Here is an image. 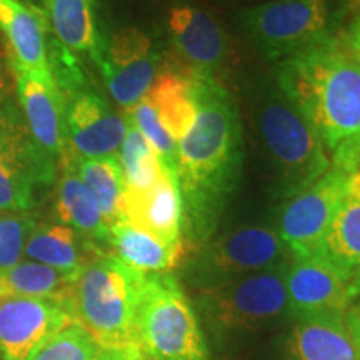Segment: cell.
<instances>
[{
    "instance_id": "6da1fadb",
    "label": "cell",
    "mask_w": 360,
    "mask_h": 360,
    "mask_svg": "<svg viewBox=\"0 0 360 360\" xmlns=\"http://www.w3.org/2000/svg\"><path fill=\"white\" fill-rule=\"evenodd\" d=\"M244 164V137L237 103L222 82L199 79L197 115L175 154L184 205V240H210L236 191Z\"/></svg>"
},
{
    "instance_id": "7a4b0ae2",
    "label": "cell",
    "mask_w": 360,
    "mask_h": 360,
    "mask_svg": "<svg viewBox=\"0 0 360 360\" xmlns=\"http://www.w3.org/2000/svg\"><path fill=\"white\" fill-rule=\"evenodd\" d=\"M276 84L332 154V169L360 167V58L335 37L278 62Z\"/></svg>"
},
{
    "instance_id": "3957f363",
    "label": "cell",
    "mask_w": 360,
    "mask_h": 360,
    "mask_svg": "<svg viewBox=\"0 0 360 360\" xmlns=\"http://www.w3.org/2000/svg\"><path fill=\"white\" fill-rule=\"evenodd\" d=\"M147 274L115 255H94L79 272L69 309L103 350L137 347V310Z\"/></svg>"
},
{
    "instance_id": "277c9868",
    "label": "cell",
    "mask_w": 360,
    "mask_h": 360,
    "mask_svg": "<svg viewBox=\"0 0 360 360\" xmlns=\"http://www.w3.org/2000/svg\"><path fill=\"white\" fill-rule=\"evenodd\" d=\"M287 265L238 278L219 289L199 292L193 307L200 326L219 345L240 344L281 326L290 319Z\"/></svg>"
},
{
    "instance_id": "5b68a950",
    "label": "cell",
    "mask_w": 360,
    "mask_h": 360,
    "mask_svg": "<svg viewBox=\"0 0 360 360\" xmlns=\"http://www.w3.org/2000/svg\"><path fill=\"white\" fill-rule=\"evenodd\" d=\"M255 119L260 146L283 199L312 186L330 170V157L321 139L277 85L260 96Z\"/></svg>"
},
{
    "instance_id": "8992f818",
    "label": "cell",
    "mask_w": 360,
    "mask_h": 360,
    "mask_svg": "<svg viewBox=\"0 0 360 360\" xmlns=\"http://www.w3.org/2000/svg\"><path fill=\"white\" fill-rule=\"evenodd\" d=\"M137 347L147 360H210L199 315L172 272L147 274L137 310Z\"/></svg>"
},
{
    "instance_id": "52a82bcc",
    "label": "cell",
    "mask_w": 360,
    "mask_h": 360,
    "mask_svg": "<svg viewBox=\"0 0 360 360\" xmlns=\"http://www.w3.org/2000/svg\"><path fill=\"white\" fill-rule=\"evenodd\" d=\"M290 259L276 229L244 225L197 247L184 267V281L199 294L264 270L282 267Z\"/></svg>"
},
{
    "instance_id": "ba28073f",
    "label": "cell",
    "mask_w": 360,
    "mask_h": 360,
    "mask_svg": "<svg viewBox=\"0 0 360 360\" xmlns=\"http://www.w3.org/2000/svg\"><path fill=\"white\" fill-rule=\"evenodd\" d=\"M247 37L267 60H283L332 37L328 0H267L240 13Z\"/></svg>"
},
{
    "instance_id": "9c48e42d",
    "label": "cell",
    "mask_w": 360,
    "mask_h": 360,
    "mask_svg": "<svg viewBox=\"0 0 360 360\" xmlns=\"http://www.w3.org/2000/svg\"><path fill=\"white\" fill-rule=\"evenodd\" d=\"M56 169L8 97L0 105V214L27 212L34 205L35 191L53 182Z\"/></svg>"
},
{
    "instance_id": "30bf717a",
    "label": "cell",
    "mask_w": 360,
    "mask_h": 360,
    "mask_svg": "<svg viewBox=\"0 0 360 360\" xmlns=\"http://www.w3.org/2000/svg\"><path fill=\"white\" fill-rule=\"evenodd\" d=\"M347 174L332 169L312 186L289 197L278 214L276 231L290 257H314L345 193Z\"/></svg>"
},
{
    "instance_id": "8fae6325",
    "label": "cell",
    "mask_w": 360,
    "mask_h": 360,
    "mask_svg": "<svg viewBox=\"0 0 360 360\" xmlns=\"http://www.w3.org/2000/svg\"><path fill=\"white\" fill-rule=\"evenodd\" d=\"M172 56L197 77L220 82V74L231 67L232 47L224 27L204 8L177 4L167 17Z\"/></svg>"
},
{
    "instance_id": "7c38bea8",
    "label": "cell",
    "mask_w": 360,
    "mask_h": 360,
    "mask_svg": "<svg viewBox=\"0 0 360 360\" xmlns=\"http://www.w3.org/2000/svg\"><path fill=\"white\" fill-rule=\"evenodd\" d=\"M74 322L67 304L35 297H0V357L30 360L57 332Z\"/></svg>"
},
{
    "instance_id": "4fadbf2b",
    "label": "cell",
    "mask_w": 360,
    "mask_h": 360,
    "mask_svg": "<svg viewBox=\"0 0 360 360\" xmlns=\"http://www.w3.org/2000/svg\"><path fill=\"white\" fill-rule=\"evenodd\" d=\"M160 64L150 37L141 29L125 27L105 42L97 65L114 101L129 109L146 96Z\"/></svg>"
},
{
    "instance_id": "5bb4252c",
    "label": "cell",
    "mask_w": 360,
    "mask_h": 360,
    "mask_svg": "<svg viewBox=\"0 0 360 360\" xmlns=\"http://www.w3.org/2000/svg\"><path fill=\"white\" fill-rule=\"evenodd\" d=\"M65 130L67 155L62 164L117 155L127 132V120L97 94L84 90L65 102Z\"/></svg>"
},
{
    "instance_id": "9a60e30c",
    "label": "cell",
    "mask_w": 360,
    "mask_h": 360,
    "mask_svg": "<svg viewBox=\"0 0 360 360\" xmlns=\"http://www.w3.org/2000/svg\"><path fill=\"white\" fill-rule=\"evenodd\" d=\"M290 319L345 315L354 305L352 283L319 257L290 259L285 270Z\"/></svg>"
},
{
    "instance_id": "2e32d148",
    "label": "cell",
    "mask_w": 360,
    "mask_h": 360,
    "mask_svg": "<svg viewBox=\"0 0 360 360\" xmlns=\"http://www.w3.org/2000/svg\"><path fill=\"white\" fill-rule=\"evenodd\" d=\"M119 220L152 233L165 244L186 247L184 205L175 169L164 164L160 179L143 191L125 187L120 199Z\"/></svg>"
},
{
    "instance_id": "e0dca14e",
    "label": "cell",
    "mask_w": 360,
    "mask_h": 360,
    "mask_svg": "<svg viewBox=\"0 0 360 360\" xmlns=\"http://www.w3.org/2000/svg\"><path fill=\"white\" fill-rule=\"evenodd\" d=\"M0 30L7 39L13 74L56 84L49 65V20L44 8L24 0H0Z\"/></svg>"
},
{
    "instance_id": "ac0fdd59",
    "label": "cell",
    "mask_w": 360,
    "mask_h": 360,
    "mask_svg": "<svg viewBox=\"0 0 360 360\" xmlns=\"http://www.w3.org/2000/svg\"><path fill=\"white\" fill-rule=\"evenodd\" d=\"M17 96L24 120L34 142L53 164L67 155L65 101L56 84L15 74Z\"/></svg>"
},
{
    "instance_id": "d6986e66",
    "label": "cell",
    "mask_w": 360,
    "mask_h": 360,
    "mask_svg": "<svg viewBox=\"0 0 360 360\" xmlns=\"http://www.w3.org/2000/svg\"><path fill=\"white\" fill-rule=\"evenodd\" d=\"M199 79L188 67L170 56L165 62L162 60L154 82L143 96L177 143L195 120Z\"/></svg>"
},
{
    "instance_id": "ffe728a7",
    "label": "cell",
    "mask_w": 360,
    "mask_h": 360,
    "mask_svg": "<svg viewBox=\"0 0 360 360\" xmlns=\"http://www.w3.org/2000/svg\"><path fill=\"white\" fill-rule=\"evenodd\" d=\"M314 257L326 260L350 283L360 278V167L347 177L339 209Z\"/></svg>"
},
{
    "instance_id": "44dd1931",
    "label": "cell",
    "mask_w": 360,
    "mask_h": 360,
    "mask_svg": "<svg viewBox=\"0 0 360 360\" xmlns=\"http://www.w3.org/2000/svg\"><path fill=\"white\" fill-rule=\"evenodd\" d=\"M287 360H360L345 315H314L292 321Z\"/></svg>"
},
{
    "instance_id": "7402d4cb",
    "label": "cell",
    "mask_w": 360,
    "mask_h": 360,
    "mask_svg": "<svg viewBox=\"0 0 360 360\" xmlns=\"http://www.w3.org/2000/svg\"><path fill=\"white\" fill-rule=\"evenodd\" d=\"M56 40L67 51L85 53L98 64L105 40L98 34L94 0H44Z\"/></svg>"
},
{
    "instance_id": "603a6c76",
    "label": "cell",
    "mask_w": 360,
    "mask_h": 360,
    "mask_svg": "<svg viewBox=\"0 0 360 360\" xmlns=\"http://www.w3.org/2000/svg\"><path fill=\"white\" fill-rule=\"evenodd\" d=\"M115 257L143 274H167L186 257V247H174L162 242L135 225L117 220L110 227V242Z\"/></svg>"
},
{
    "instance_id": "cb8c5ba5",
    "label": "cell",
    "mask_w": 360,
    "mask_h": 360,
    "mask_svg": "<svg viewBox=\"0 0 360 360\" xmlns=\"http://www.w3.org/2000/svg\"><path fill=\"white\" fill-rule=\"evenodd\" d=\"M64 172L57 186V214L62 224L90 240L110 242V227L101 212L96 197L79 177L75 162L62 165Z\"/></svg>"
},
{
    "instance_id": "d4e9b609",
    "label": "cell",
    "mask_w": 360,
    "mask_h": 360,
    "mask_svg": "<svg viewBox=\"0 0 360 360\" xmlns=\"http://www.w3.org/2000/svg\"><path fill=\"white\" fill-rule=\"evenodd\" d=\"M80 233L64 224L35 225L27 240L24 255L32 262L53 267L62 272L79 274L94 255L96 247L80 242Z\"/></svg>"
},
{
    "instance_id": "484cf974",
    "label": "cell",
    "mask_w": 360,
    "mask_h": 360,
    "mask_svg": "<svg viewBox=\"0 0 360 360\" xmlns=\"http://www.w3.org/2000/svg\"><path fill=\"white\" fill-rule=\"evenodd\" d=\"M79 274L62 272L39 262L17 264L7 272L0 274V297L19 295L51 299L69 305V299Z\"/></svg>"
},
{
    "instance_id": "4316f807",
    "label": "cell",
    "mask_w": 360,
    "mask_h": 360,
    "mask_svg": "<svg viewBox=\"0 0 360 360\" xmlns=\"http://www.w3.org/2000/svg\"><path fill=\"white\" fill-rule=\"evenodd\" d=\"M79 177L96 197L101 212L109 227L119 220L120 199L125 188L122 165L117 155L84 159L75 162Z\"/></svg>"
},
{
    "instance_id": "83f0119b",
    "label": "cell",
    "mask_w": 360,
    "mask_h": 360,
    "mask_svg": "<svg viewBox=\"0 0 360 360\" xmlns=\"http://www.w3.org/2000/svg\"><path fill=\"white\" fill-rule=\"evenodd\" d=\"M127 120V119H125ZM120 165L125 179V187L132 191H143L152 187L160 179L164 162L155 148L147 142L141 130L127 120V132L120 146Z\"/></svg>"
},
{
    "instance_id": "f1b7e54d",
    "label": "cell",
    "mask_w": 360,
    "mask_h": 360,
    "mask_svg": "<svg viewBox=\"0 0 360 360\" xmlns=\"http://www.w3.org/2000/svg\"><path fill=\"white\" fill-rule=\"evenodd\" d=\"M102 350L79 323L72 322L45 342L30 360H101Z\"/></svg>"
},
{
    "instance_id": "f546056e",
    "label": "cell",
    "mask_w": 360,
    "mask_h": 360,
    "mask_svg": "<svg viewBox=\"0 0 360 360\" xmlns=\"http://www.w3.org/2000/svg\"><path fill=\"white\" fill-rule=\"evenodd\" d=\"M125 119L141 130L147 142L155 148L160 160L165 165L175 169V154H177V142L170 137L167 130L157 117L155 110L146 98L139 101L135 105L125 109Z\"/></svg>"
},
{
    "instance_id": "4dcf8cb0",
    "label": "cell",
    "mask_w": 360,
    "mask_h": 360,
    "mask_svg": "<svg viewBox=\"0 0 360 360\" xmlns=\"http://www.w3.org/2000/svg\"><path fill=\"white\" fill-rule=\"evenodd\" d=\"M35 225L27 212L0 214V274L22 262L25 244Z\"/></svg>"
},
{
    "instance_id": "1f68e13d",
    "label": "cell",
    "mask_w": 360,
    "mask_h": 360,
    "mask_svg": "<svg viewBox=\"0 0 360 360\" xmlns=\"http://www.w3.org/2000/svg\"><path fill=\"white\" fill-rule=\"evenodd\" d=\"M345 323H347V328L350 335H352L355 349H357L360 357V305H352L347 310V314H345Z\"/></svg>"
},
{
    "instance_id": "d6a6232c",
    "label": "cell",
    "mask_w": 360,
    "mask_h": 360,
    "mask_svg": "<svg viewBox=\"0 0 360 360\" xmlns=\"http://www.w3.org/2000/svg\"><path fill=\"white\" fill-rule=\"evenodd\" d=\"M101 360H147L139 347L119 349V350H102Z\"/></svg>"
},
{
    "instance_id": "836d02e7",
    "label": "cell",
    "mask_w": 360,
    "mask_h": 360,
    "mask_svg": "<svg viewBox=\"0 0 360 360\" xmlns=\"http://www.w3.org/2000/svg\"><path fill=\"white\" fill-rule=\"evenodd\" d=\"M11 75L6 69V64L0 62V105L8 98V94H11Z\"/></svg>"
},
{
    "instance_id": "e575fe53",
    "label": "cell",
    "mask_w": 360,
    "mask_h": 360,
    "mask_svg": "<svg viewBox=\"0 0 360 360\" xmlns=\"http://www.w3.org/2000/svg\"><path fill=\"white\" fill-rule=\"evenodd\" d=\"M354 292V305H360V278L352 283Z\"/></svg>"
},
{
    "instance_id": "d590c367",
    "label": "cell",
    "mask_w": 360,
    "mask_h": 360,
    "mask_svg": "<svg viewBox=\"0 0 360 360\" xmlns=\"http://www.w3.org/2000/svg\"><path fill=\"white\" fill-rule=\"evenodd\" d=\"M350 40H359V42H360V17H359L357 24L354 25V29H352V35H350Z\"/></svg>"
},
{
    "instance_id": "8d00e7d4",
    "label": "cell",
    "mask_w": 360,
    "mask_h": 360,
    "mask_svg": "<svg viewBox=\"0 0 360 360\" xmlns=\"http://www.w3.org/2000/svg\"><path fill=\"white\" fill-rule=\"evenodd\" d=\"M347 6L352 8L354 12L360 13V0H347Z\"/></svg>"
},
{
    "instance_id": "74e56055",
    "label": "cell",
    "mask_w": 360,
    "mask_h": 360,
    "mask_svg": "<svg viewBox=\"0 0 360 360\" xmlns=\"http://www.w3.org/2000/svg\"><path fill=\"white\" fill-rule=\"evenodd\" d=\"M350 47H352V51L355 52V56L360 58V42L359 40H350Z\"/></svg>"
},
{
    "instance_id": "f35d334b",
    "label": "cell",
    "mask_w": 360,
    "mask_h": 360,
    "mask_svg": "<svg viewBox=\"0 0 360 360\" xmlns=\"http://www.w3.org/2000/svg\"><path fill=\"white\" fill-rule=\"evenodd\" d=\"M24 2H30V4H32V0H24Z\"/></svg>"
}]
</instances>
